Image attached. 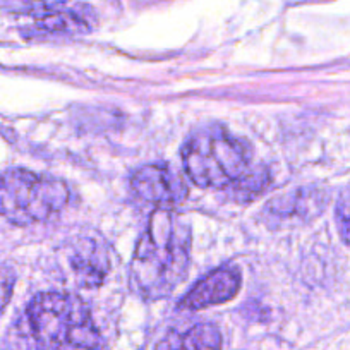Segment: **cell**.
<instances>
[{
    "label": "cell",
    "mask_w": 350,
    "mask_h": 350,
    "mask_svg": "<svg viewBox=\"0 0 350 350\" xmlns=\"http://www.w3.org/2000/svg\"><path fill=\"white\" fill-rule=\"evenodd\" d=\"M191 265V228L180 215H151L131 262V284L146 299H163L186 278Z\"/></svg>",
    "instance_id": "cell-1"
},
{
    "label": "cell",
    "mask_w": 350,
    "mask_h": 350,
    "mask_svg": "<svg viewBox=\"0 0 350 350\" xmlns=\"http://www.w3.org/2000/svg\"><path fill=\"white\" fill-rule=\"evenodd\" d=\"M28 319L38 350H102L90 309L76 295H36L28 308Z\"/></svg>",
    "instance_id": "cell-2"
},
{
    "label": "cell",
    "mask_w": 350,
    "mask_h": 350,
    "mask_svg": "<svg viewBox=\"0 0 350 350\" xmlns=\"http://www.w3.org/2000/svg\"><path fill=\"white\" fill-rule=\"evenodd\" d=\"M183 161L198 187L224 189L247 174L251 150L221 127H208L191 136L183 150Z\"/></svg>",
    "instance_id": "cell-3"
},
{
    "label": "cell",
    "mask_w": 350,
    "mask_h": 350,
    "mask_svg": "<svg viewBox=\"0 0 350 350\" xmlns=\"http://www.w3.org/2000/svg\"><path fill=\"white\" fill-rule=\"evenodd\" d=\"M67 200V186L53 177L23 168L0 175V215L19 227L49 220L66 206Z\"/></svg>",
    "instance_id": "cell-4"
},
{
    "label": "cell",
    "mask_w": 350,
    "mask_h": 350,
    "mask_svg": "<svg viewBox=\"0 0 350 350\" xmlns=\"http://www.w3.org/2000/svg\"><path fill=\"white\" fill-rule=\"evenodd\" d=\"M59 261L66 278L81 288L100 287L109 273L110 262L107 249L90 237H77L64 242Z\"/></svg>",
    "instance_id": "cell-5"
},
{
    "label": "cell",
    "mask_w": 350,
    "mask_h": 350,
    "mask_svg": "<svg viewBox=\"0 0 350 350\" xmlns=\"http://www.w3.org/2000/svg\"><path fill=\"white\" fill-rule=\"evenodd\" d=\"M134 194L151 204H180L187 198V186L179 175L163 165L141 167L131 180Z\"/></svg>",
    "instance_id": "cell-6"
},
{
    "label": "cell",
    "mask_w": 350,
    "mask_h": 350,
    "mask_svg": "<svg viewBox=\"0 0 350 350\" xmlns=\"http://www.w3.org/2000/svg\"><path fill=\"white\" fill-rule=\"evenodd\" d=\"M241 271L235 267H220L198 282L193 291L183 299L180 308L198 311L232 301L241 288Z\"/></svg>",
    "instance_id": "cell-7"
},
{
    "label": "cell",
    "mask_w": 350,
    "mask_h": 350,
    "mask_svg": "<svg viewBox=\"0 0 350 350\" xmlns=\"http://www.w3.org/2000/svg\"><path fill=\"white\" fill-rule=\"evenodd\" d=\"M35 16L40 28L46 31L77 33L90 28V19L79 9H70L66 5H36Z\"/></svg>",
    "instance_id": "cell-8"
},
{
    "label": "cell",
    "mask_w": 350,
    "mask_h": 350,
    "mask_svg": "<svg viewBox=\"0 0 350 350\" xmlns=\"http://www.w3.org/2000/svg\"><path fill=\"white\" fill-rule=\"evenodd\" d=\"M158 350H221V335L217 326L204 323L168 336Z\"/></svg>",
    "instance_id": "cell-9"
},
{
    "label": "cell",
    "mask_w": 350,
    "mask_h": 350,
    "mask_svg": "<svg viewBox=\"0 0 350 350\" xmlns=\"http://www.w3.org/2000/svg\"><path fill=\"white\" fill-rule=\"evenodd\" d=\"M321 208L323 198L318 191H297L270 204V210L275 217L287 218H311L319 213Z\"/></svg>",
    "instance_id": "cell-10"
},
{
    "label": "cell",
    "mask_w": 350,
    "mask_h": 350,
    "mask_svg": "<svg viewBox=\"0 0 350 350\" xmlns=\"http://www.w3.org/2000/svg\"><path fill=\"white\" fill-rule=\"evenodd\" d=\"M336 225L343 241L350 245V189L343 191L336 203Z\"/></svg>",
    "instance_id": "cell-11"
},
{
    "label": "cell",
    "mask_w": 350,
    "mask_h": 350,
    "mask_svg": "<svg viewBox=\"0 0 350 350\" xmlns=\"http://www.w3.org/2000/svg\"><path fill=\"white\" fill-rule=\"evenodd\" d=\"M14 271L0 262V312L4 311L5 306L11 301L12 291H14Z\"/></svg>",
    "instance_id": "cell-12"
}]
</instances>
